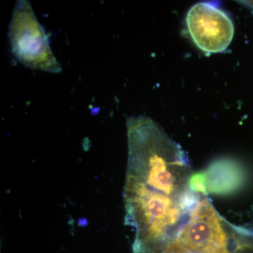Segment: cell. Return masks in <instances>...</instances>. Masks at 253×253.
Returning <instances> with one entry per match:
<instances>
[{"instance_id": "cell-1", "label": "cell", "mask_w": 253, "mask_h": 253, "mask_svg": "<svg viewBox=\"0 0 253 253\" xmlns=\"http://www.w3.org/2000/svg\"><path fill=\"white\" fill-rule=\"evenodd\" d=\"M123 199L134 231V253H188L191 236L212 203L195 189L189 158L157 123L128 118Z\"/></svg>"}, {"instance_id": "cell-2", "label": "cell", "mask_w": 253, "mask_h": 253, "mask_svg": "<svg viewBox=\"0 0 253 253\" xmlns=\"http://www.w3.org/2000/svg\"><path fill=\"white\" fill-rule=\"evenodd\" d=\"M8 34L11 51L18 62L37 71L61 72L62 68L51 49L47 35L29 1H16Z\"/></svg>"}, {"instance_id": "cell-3", "label": "cell", "mask_w": 253, "mask_h": 253, "mask_svg": "<svg viewBox=\"0 0 253 253\" xmlns=\"http://www.w3.org/2000/svg\"><path fill=\"white\" fill-rule=\"evenodd\" d=\"M186 21L191 39L206 54L222 52L230 45L234 38V23L217 4H194L186 15Z\"/></svg>"}]
</instances>
